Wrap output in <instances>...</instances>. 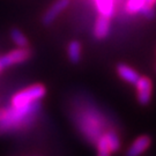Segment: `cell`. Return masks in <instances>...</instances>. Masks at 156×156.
Masks as SVG:
<instances>
[{
	"label": "cell",
	"mask_w": 156,
	"mask_h": 156,
	"mask_svg": "<svg viewBox=\"0 0 156 156\" xmlns=\"http://www.w3.org/2000/svg\"><path fill=\"white\" fill-rule=\"evenodd\" d=\"M110 28H111V17L100 14L95 22L94 37L97 41L105 39L110 34Z\"/></svg>",
	"instance_id": "52a82bcc"
},
{
	"label": "cell",
	"mask_w": 156,
	"mask_h": 156,
	"mask_svg": "<svg viewBox=\"0 0 156 156\" xmlns=\"http://www.w3.org/2000/svg\"><path fill=\"white\" fill-rule=\"evenodd\" d=\"M154 2H155V4H156V0H154Z\"/></svg>",
	"instance_id": "e0dca14e"
},
{
	"label": "cell",
	"mask_w": 156,
	"mask_h": 156,
	"mask_svg": "<svg viewBox=\"0 0 156 156\" xmlns=\"http://www.w3.org/2000/svg\"><path fill=\"white\" fill-rule=\"evenodd\" d=\"M96 148H97V156H111V149L106 142L104 134L101 135L96 141Z\"/></svg>",
	"instance_id": "9a60e30c"
},
{
	"label": "cell",
	"mask_w": 156,
	"mask_h": 156,
	"mask_svg": "<svg viewBox=\"0 0 156 156\" xmlns=\"http://www.w3.org/2000/svg\"><path fill=\"white\" fill-rule=\"evenodd\" d=\"M31 57V50L29 48H17L0 57V72L8 67L27 62Z\"/></svg>",
	"instance_id": "277c9868"
},
{
	"label": "cell",
	"mask_w": 156,
	"mask_h": 156,
	"mask_svg": "<svg viewBox=\"0 0 156 156\" xmlns=\"http://www.w3.org/2000/svg\"><path fill=\"white\" fill-rule=\"evenodd\" d=\"M39 101L22 106H13L4 109V117L0 120V134L27 127L33 122L39 110Z\"/></svg>",
	"instance_id": "6da1fadb"
},
{
	"label": "cell",
	"mask_w": 156,
	"mask_h": 156,
	"mask_svg": "<svg viewBox=\"0 0 156 156\" xmlns=\"http://www.w3.org/2000/svg\"><path fill=\"white\" fill-rule=\"evenodd\" d=\"M116 71H117L118 75L123 79L124 81H126L129 84H133V86L136 83V81L140 78V74L134 68H132L126 64H123V62L118 64L116 67Z\"/></svg>",
	"instance_id": "9c48e42d"
},
{
	"label": "cell",
	"mask_w": 156,
	"mask_h": 156,
	"mask_svg": "<svg viewBox=\"0 0 156 156\" xmlns=\"http://www.w3.org/2000/svg\"><path fill=\"white\" fill-rule=\"evenodd\" d=\"M139 14H141L147 20H153L156 16V12L154 9V6H147L144 9H141V12H140Z\"/></svg>",
	"instance_id": "2e32d148"
},
{
	"label": "cell",
	"mask_w": 156,
	"mask_h": 156,
	"mask_svg": "<svg viewBox=\"0 0 156 156\" xmlns=\"http://www.w3.org/2000/svg\"><path fill=\"white\" fill-rule=\"evenodd\" d=\"M155 71H156V65H155Z\"/></svg>",
	"instance_id": "ac0fdd59"
},
{
	"label": "cell",
	"mask_w": 156,
	"mask_h": 156,
	"mask_svg": "<svg viewBox=\"0 0 156 156\" xmlns=\"http://www.w3.org/2000/svg\"><path fill=\"white\" fill-rule=\"evenodd\" d=\"M104 138H105L108 145L110 147L112 153H117L119 149H120V146H122V142H120V138L118 133L115 131V129H109L104 133Z\"/></svg>",
	"instance_id": "7c38bea8"
},
{
	"label": "cell",
	"mask_w": 156,
	"mask_h": 156,
	"mask_svg": "<svg viewBox=\"0 0 156 156\" xmlns=\"http://www.w3.org/2000/svg\"><path fill=\"white\" fill-rule=\"evenodd\" d=\"M96 7L100 14L111 17L115 12V0H95Z\"/></svg>",
	"instance_id": "5bb4252c"
},
{
	"label": "cell",
	"mask_w": 156,
	"mask_h": 156,
	"mask_svg": "<svg viewBox=\"0 0 156 156\" xmlns=\"http://www.w3.org/2000/svg\"><path fill=\"white\" fill-rule=\"evenodd\" d=\"M105 120L102 119L100 112L91 110L81 113L78 118V127L90 142L96 144L97 139L105 133Z\"/></svg>",
	"instance_id": "7a4b0ae2"
},
{
	"label": "cell",
	"mask_w": 156,
	"mask_h": 156,
	"mask_svg": "<svg viewBox=\"0 0 156 156\" xmlns=\"http://www.w3.org/2000/svg\"><path fill=\"white\" fill-rule=\"evenodd\" d=\"M151 144V139L148 135H140L131 144L126 151V156H141Z\"/></svg>",
	"instance_id": "ba28073f"
},
{
	"label": "cell",
	"mask_w": 156,
	"mask_h": 156,
	"mask_svg": "<svg viewBox=\"0 0 156 156\" xmlns=\"http://www.w3.org/2000/svg\"><path fill=\"white\" fill-rule=\"evenodd\" d=\"M9 35H11V39L13 41V43L17 48H28L29 46V41L27 36L19 28H12Z\"/></svg>",
	"instance_id": "4fadbf2b"
},
{
	"label": "cell",
	"mask_w": 156,
	"mask_h": 156,
	"mask_svg": "<svg viewBox=\"0 0 156 156\" xmlns=\"http://www.w3.org/2000/svg\"><path fill=\"white\" fill-rule=\"evenodd\" d=\"M81 56H82L81 43L76 39L71 41L67 45V57H68L69 62L72 64H78L81 60Z\"/></svg>",
	"instance_id": "30bf717a"
},
{
	"label": "cell",
	"mask_w": 156,
	"mask_h": 156,
	"mask_svg": "<svg viewBox=\"0 0 156 156\" xmlns=\"http://www.w3.org/2000/svg\"><path fill=\"white\" fill-rule=\"evenodd\" d=\"M135 89H136V100L141 105H147L151 101L153 95V82L148 76H140L136 81Z\"/></svg>",
	"instance_id": "5b68a950"
},
{
	"label": "cell",
	"mask_w": 156,
	"mask_h": 156,
	"mask_svg": "<svg viewBox=\"0 0 156 156\" xmlns=\"http://www.w3.org/2000/svg\"><path fill=\"white\" fill-rule=\"evenodd\" d=\"M46 95V88L43 84H33L26 89L19 91L12 97L11 105L22 106L41 101Z\"/></svg>",
	"instance_id": "3957f363"
},
{
	"label": "cell",
	"mask_w": 156,
	"mask_h": 156,
	"mask_svg": "<svg viewBox=\"0 0 156 156\" xmlns=\"http://www.w3.org/2000/svg\"><path fill=\"white\" fill-rule=\"evenodd\" d=\"M154 5V0H127L125 8L131 14H139L141 9H144L145 7Z\"/></svg>",
	"instance_id": "8fae6325"
},
{
	"label": "cell",
	"mask_w": 156,
	"mask_h": 156,
	"mask_svg": "<svg viewBox=\"0 0 156 156\" xmlns=\"http://www.w3.org/2000/svg\"><path fill=\"white\" fill-rule=\"evenodd\" d=\"M69 2H71V0H56L49 7V9L43 14V16H42L43 26H45V27L51 26L58 19V16L68 7Z\"/></svg>",
	"instance_id": "8992f818"
}]
</instances>
